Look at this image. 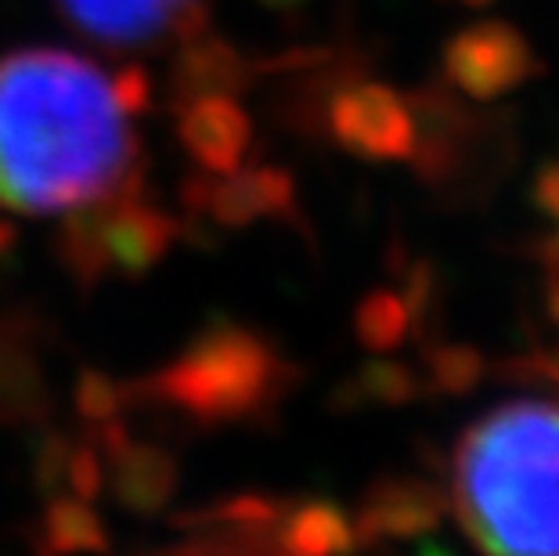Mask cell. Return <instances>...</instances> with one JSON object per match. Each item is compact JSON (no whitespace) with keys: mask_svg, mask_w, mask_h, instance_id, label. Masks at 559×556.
Listing matches in <instances>:
<instances>
[{"mask_svg":"<svg viewBox=\"0 0 559 556\" xmlns=\"http://www.w3.org/2000/svg\"><path fill=\"white\" fill-rule=\"evenodd\" d=\"M66 495H76V499H87V502H98L105 495V463H102L98 445H94L87 434L76 437L73 456H69Z\"/></svg>","mask_w":559,"mask_h":556,"instance_id":"cb8c5ba5","label":"cell"},{"mask_svg":"<svg viewBox=\"0 0 559 556\" xmlns=\"http://www.w3.org/2000/svg\"><path fill=\"white\" fill-rule=\"evenodd\" d=\"M462 4H466V8H487L491 0H462Z\"/></svg>","mask_w":559,"mask_h":556,"instance_id":"1f68e13d","label":"cell"},{"mask_svg":"<svg viewBox=\"0 0 559 556\" xmlns=\"http://www.w3.org/2000/svg\"><path fill=\"white\" fill-rule=\"evenodd\" d=\"M260 8H267V11H278V15H285V11H296V8H304L307 0H257Z\"/></svg>","mask_w":559,"mask_h":556,"instance_id":"4dcf8cb0","label":"cell"},{"mask_svg":"<svg viewBox=\"0 0 559 556\" xmlns=\"http://www.w3.org/2000/svg\"><path fill=\"white\" fill-rule=\"evenodd\" d=\"M73 405L87 430L105 427L112 419H127V383L98 365H83L73 383Z\"/></svg>","mask_w":559,"mask_h":556,"instance_id":"7402d4cb","label":"cell"},{"mask_svg":"<svg viewBox=\"0 0 559 556\" xmlns=\"http://www.w3.org/2000/svg\"><path fill=\"white\" fill-rule=\"evenodd\" d=\"M415 149L408 163L444 199H477L513 163L506 116H477L440 84L412 91Z\"/></svg>","mask_w":559,"mask_h":556,"instance_id":"277c9868","label":"cell"},{"mask_svg":"<svg viewBox=\"0 0 559 556\" xmlns=\"http://www.w3.org/2000/svg\"><path fill=\"white\" fill-rule=\"evenodd\" d=\"M531 203L542 210L545 217L559 224V156L542 163L531 181Z\"/></svg>","mask_w":559,"mask_h":556,"instance_id":"484cf974","label":"cell"},{"mask_svg":"<svg viewBox=\"0 0 559 556\" xmlns=\"http://www.w3.org/2000/svg\"><path fill=\"white\" fill-rule=\"evenodd\" d=\"M47 326L26 307H0V423L40 430L55 419V390L40 343Z\"/></svg>","mask_w":559,"mask_h":556,"instance_id":"7c38bea8","label":"cell"},{"mask_svg":"<svg viewBox=\"0 0 559 556\" xmlns=\"http://www.w3.org/2000/svg\"><path fill=\"white\" fill-rule=\"evenodd\" d=\"M451 513L448 492L423 477H376L358 502L354 539L358 546H386V542L423 539L444 524Z\"/></svg>","mask_w":559,"mask_h":556,"instance_id":"4fadbf2b","label":"cell"},{"mask_svg":"<svg viewBox=\"0 0 559 556\" xmlns=\"http://www.w3.org/2000/svg\"><path fill=\"white\" fill-rule=\"evenodd\" d=\"M300 376L267 333L213 315L163 369L127 383V412L152 409L202 430L249 427L275 416Z\"/></svg>","mask_w":559,"mask_h":556,"instance_id":"3957f363","label":"cell"},{"mask_svg":"<svg viewBox=\"0 0 559 556\" xmlns=\"http://www.w3.org/2000/svg\"><path fill=\"white\" fill-rule=\"evenodd\" d=\"M358 549L350 517L336 502H289L278 524V553L321 556V553H350Z\"/></svg>","mask_w":559,"mask_h":556,"instance_id":"d6986e66","label":"cell"},{"mask_svg":"<svg viewBox=\"0 0 559 556\" xmlns=\"http://www.w3.org/2000/svg\"><path fill=\"white\" fill-rule=\"evenodd\" d=\"M545 307H549V318L559 326V271L549 275V297H545Z\"/></svg>","mask_w":559,"mask_h":556,"instance_id":"f546056e","label":"cell"},{"mask_svg":"<svg viewBox=\"0 0 559 556\" xmlns=\"http://www.w3.org/2000/svg\"><path fill=\"white\" fill-rule=\"evenodd\" d=\"M423 358H426L423 376L430 394H469L487 372L484 354L477 347H469V343L433 340L430 347H423Z\"/></svg>","mask_w":559,"mask_h":556,"instance_id":"44dd1931","label":"cell"},{"mask_svg":"<svg viewBox=\"0 0 559 556\" xmlns=\"http://www.w3.org/2000/svg\"><path fill=\"white\" fill-rule=\"evenodd\" d=\"M112 87H116V98H120V105L130 116H134V120L152 105V76L141 66L116 69V73H112Z\"/></svg>","mask_w":559,"mask_h":556,"instance_id":"d4e9b609","label":"cell"},{"mask_svg":"<svg viewBox=\"0 0 559 556\" xmlns=\"http://www.w3.org/2000/svg\"><path fill=\"white\" fill-rule=\"evenodd\" d=\"M502 372H513L520 380H549L559 387V351H545V354H531V358L502 365Z\"/></svg>","mask_w":559,"mask_h":556,"instance_id":"4316f807","label":"cell"},{"mask_svg":"<svg viewBox=\"0 0 559 556\" xmlns=\"http://www.w3.org/2000/svg\"><path fill=\"white\" fill-rule=\"evenodd\" d=\"M260 84V58H249L239 44L213 33L210 26L174 44L166 69V102L170 109L206 98V94H235Z\"/></svg>","mask_w":559,"mask_h":556,"instance_id":"5bb4252c","label":"cell"},{"mask_svg":"<svg viewBox=\"0 0 559 556\" xmlns=\"http://www.w3.org/2000/svg\"><path fill=\"white\" fill-rule=\"evenodd\" d=\"M177 141L206 174L239 170L253 149V116L235 94H206L174 109Z\"/></svg>","mask_w":559,"mask_h":556,"instance_id":"9a60e30c","label":"cell"},{"mask_svg":"<svg viewBox=\"0 0 559 556\" xmlns=\"http://www.w3.org/2000/svg\"><path fill=\"white\" fill-rule=\"evenodd\" d=\"M325 138L343 152L368 163H397L408 159L415 149V123L408 102L386 84L372 80H350L329 102Z\"/></svg>","mask_w":559,"mask_h":556,"instance_id":"30bf717a","label":"cell"},{"mask_svg":"<svg viewBox=\"0 0 559 556\" xmlns=\"http://www.w3.org/2000/svg\"><path fill=\"white\" fill-rule=\"evenodd\" d=\"M534 257L542 260V268L549 271V275H556V271H559V228L549 232V235H542L538 246H534Z\"/></svg>","mask_w":559,"mask_h":556,"instance_id":"83f0119b","label":"cell"},{"mask_svg":"<svg viewBox=\"0 0 559 556\" xmlns=\"http://www.w3.org/2000/svg\"><path fill=\"white\" fill-rule=\"evenodd\" d=\"M105 463V492L123 513L152 520L170 510L181 488V463L163 441H141L130 434L127 419L87 430Z\"/></svg>","mask_w":559,"mask_h":556,"instance_id":"ba28073f","label":"cell"},{"mask_svg":"<svg viewBox=\"0 0 559 556\" xmlns=\"http://www.w3.org/2000/svg\"><path fill=\"white\" fill-rule=\"evenodd\" d=\"M73 445H76V437H69L66 430L40 427L37 445H33V463H29L33 492L40 495V502L55 499V495H66L69 456H73Z\"/></svg>","mask_w":559,"mask_h":556,"instance_id":"603a6c76","label":"cell"},{"mask_svg":"<svg viewBox=\"0 0 559 556\" xmlns=\"http://www.w3.org/2000/svg\"><path fill=\"white\" fill-rule=\"evenodd\" d=\"M177 199L185 210L181 235L188 228H195V235L249 228L257 221H282L304 228L296 177L275 163H257V167H239L231 174H192L185 177Z\"/></svg>","mask_w":559,"mask_h":556,"instance_id":"5b68a950","label":"cell"},{"mask_svg":"<svg viewBox=\"0 0 559 556\" xmlns=\"http://www.w3.org/2000/svg\"><path fill=\"white\" fill-rule=\"evenodd\" d=\"M448 506L487 553L559 556V405L509 401L462 434Z\"/></svg>","mask_w":559,"mask_h":556,"instance_id":"7a4b0ae2","label":"cell"},{"mask_svg":"<svg viewBox=\"0 0 559 556\" xmlns=\"http://www.w3.org/2000/svg\"><path fill=\"white\" fill-rule=\"evenodd\" d=\"M105 210H109V192L87 199L73 210H66L62 224L55 232V257L69 271L83 293L98 289L105 279Z\"/></svg>","mask_w":559,"mask_h":556,"instance_id":"e0dca14e","label":"cell"},{"mask_svg":"<svg viewBox=\"0 0 559 556\" xmlns=\"http://www.w3.org/2000/svg\"><path fill=\"white\" fill-rule=\"evenodd\" d=\"M15 242H19V232H15V224H11V221H0V257L15 250Z\"/></svg>","mask_w":559,"mask_h":556,"instance_id":"f1b7e54d","label":"cell"},{"mask_svg":"<svg viewBox=\"0 0 559 556\" xmlns=\"http://www.w3.org/2000/svg\"><path fill=\"white\" fill-rule=\"evenodd\" d=\"M29 546L47 556L66 553H105L112 546L109 528L94 502L76 499V495H55L44 502L37 524H29Z\"/></svg>","mask_w":559,"mask_h":556,"instance_id":"2e32d148","label":"cell"},{"mask_svg":"<svg viewBox=\"0 0 559 556\" xmlns=\"http://www.w3.org/2000/svg\"><path fill=\"white\" fill-rule=\"evenodd\" d=\"M289 502L267 492H239L210 499L195 510L174 513L177 539L170 553H275L278 524Z\"/></svg>","mask_w":559,"mask_h":556,"instance_id":"9c48e42d","label":"cell"},{"mask_svg":"<svg viewBox=\"0 0 559 556\" xmlns=\"http://www.w3.org/2000/svg\"><path fill=\"white\" fill-rule=\"evenodd\" d=\"M87 40L112 51H152L210 26L206 0H55Z\"/></svg>","mask_w":559,"mask_h":556,"instance_id":"8992f818","label":"cell"},{"mask_svg":"<svg viewBox=\"0 0 559 556\" xmlns=\"http://www.w3.org/2000/svg\"><path fill=\"white\" fill-rule=\"evenodd\" d=\"M116 98L112 73L62 47L0 58V210L66 214L138 174L148 159Z\"/></svg>","mask_w":559,"mask_h":556,"instance_id":"6da1fadb","label":"cell"},{"mask_svg":"<svg viewBox=\"0 0 559 556\" xmlns=\"http://www.w3.org/2000/svg\"><path fill=\"white\" fill-rule=\"evenodd\" d=\"M444 76L473 102H495L542 73V58L516 26L498 19L473 22L444 44Z\"/></svg>","mask_w":559,"mask_h":556,"instance_id":"52a82bcc","label":"cell"},{"mask_svg":"<svg viewBox=\"0 0 559 556\" xmlns=\"http://www.w3.org/2000/svg\"><path fill=\"white\" fill-rule=\"evenodd\" d=\"M145 177L138 174L109 192L105 210V275L138 282L152 275L177 242H181V217L152 203L145 196Z\"/></svg>","mask_w":559,"mask_h":556,"instance_id":"8fae6325","label":"cell"},{"mask_svg":"<svg viewBox=\"0 0 559 556\" xmlns=\"http://www.w3.org/2000/svg\"><path fill=\"white\" fill-rule=\"evenodd\" d=\"M354 336L368 354H394L412 336L408 304L397 286L368 289L354 307Z\"/></svg>","mask_w":559,"mask_h":556,"instance_id":"ffe728a7","label":"cell"},{"mask_svg":"<svg viewBox=\"0 0 559 556\" xmlns=\"http://www.w3.org/2000/svg\"><path fill=\"white\" fill-rule=\"evenodd\" d=\"M423 394H430L423 372H415L412 365H404L397 358H372L336 387L332 409L336 412H358L368 405L394 409V405H412Z\"/></svg>","mask_w":559,"mask_h":556,"instance_id":"ac0fdd59","label":"cell"}]
</instances>
